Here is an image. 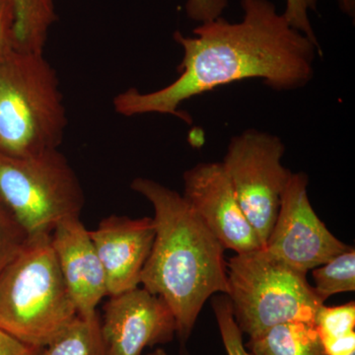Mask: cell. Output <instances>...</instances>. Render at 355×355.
<instances>
[{"label": "cell", "mask_w": 355, "mask_h": 355, "mask_svg": "<svg viewBox=\"0 0 355 355\" xmlns=\"http://www.w3.org/2000/svg\"><path fill=\"white\" fill-rule=\"evenodd\" d=\"M241 6L239 22L220 16L198 25L193 36L175 32L183 50L179 77L153 92L128 89L114 98V111L125 116H181L184 102L248 79H261L279 92L307 86L314 77L319 44L292 27L270 0H241Z\"/></svg>", "instance_id": "cell-1"}, {"label": "cell", "mask_w": 355, "mask_h": 355, "mask_svg": "<svg viewBox=\"0 0 355 355\" xmlns=\"http://www.w3.org/2000/svg\"><path fill=\"white\" fill-rule=\"evenodd\" d=\"M133 191L153 205L155 237L141 272L144 288L171 308L182 343L214 294H227L225 249L181 193L137 178Z\"/></svg>", "instance_id": "cell-2"}, {"label": "cell", "mask_w": 355, "mask_h": 355, "mask_svg": "<svg viewBox=\"0 0 355 355\" xmlns=\"http://www.w3.org/2000/svg\"><path fill=\"white\" fill-rule=\"evenodd\" d=\"M76 316L51 234L30 236L0 272V330L42 349Z\"/></svg>", "instance_id": "cell-3"}, {"label": "cell", "mask_w": 355, "mask_h": 355, "mask_svg": "<svg viewBox=\"0 0 355 355\" xmlns=\"http://www.w3.org/2000/svg\"><path fill=\"white\" fill-rule=\"evenodd\" d=\"M67 125L55 69L44 53L14 49L0 60V153L58 148Z\"/></svg>", "instance_id": "cell-4"}, {"label": "cell", "mask_w": 355, "mask_h": 355, "mask_svg": "<svg viewBox=\"0 0 355 355\" xmlns=\"http://www.w3.org/2000/svg\"><path fill=\"white\" fill-rule=\"evenodd\" d=\"M227 284L226 295L236 323L250 338L289 322L315 324L324 304L306 273L277 260L263 248L229 259Z\"/></svg>", "instance_id": "cell-5"}, {"label": "cell", "mask_w": 355, "mask_h": 355, "mask_svg": "<svg viewBox=\"0 0 355 355\" xmlns=\"http://www.w3.org/2000/svg\"><path fill=\"white\" fill-rule=\"evenodd\" d=\"M0 198L29 236L51 234L84 207L80 182L58 148L23 157L0 153Z\"/></svg>", "instance_id": "cell-6"}, {"label": "cell", "mask_w": 355, "mask_h": 355, "mask_svg": "<svg viewBox=\"0 0 355 355\" xmlns=\"http://www.w3.org/2000/svg\"><path fill=\"white\" fill-rule=\"evenodd\" d=\"M284 153L286 146L277 135L250 128L231 139L221 162L263 248L292 175L282 164Z\"/></svg>", "instance_id": "cell-7"}, {"label": "cell", "mask_w": 355, "mask_h": 355, "mask_svg": "<svg viewBox=\"0 0 355 355\" xmlns=\"http://www.w3.org/2000/svg\"><path fill=\"white\" fill-rule=\"evenodd\" d=\"M308 183L306 173H292L263 246L275 259L306 275L350 247L318 217L308 198Z\"/></svg>", "instance_id": "cell-8"}, {"label": "cell", "mask_w": 355, "mask_h": 355, "mask_svg": "<svg viewBox=\"0 0 355 355\" xmlns=\"http://www.w3.org/2000/svg\"><path fill=\"white\" fill-rule=\"evenodd\" d=\"M183 197L224 249L235 254L261 249L221 162L200 163L183 175Z\"/></svg>", "instance_id": "cell-9"}, {"label": "cell", "mask_w": 355, "mask_h": 355, "mask_svg": "<svg viewBox=\"0 0 355 355\" xmlns=\"http://www.w3.org/2000/svg\"><path fill=\"white\" fill-rule=\"evenodd\" d=\"M177 333L171 308L146 288L110 296L101 334L107 355H141L146 347L171 342Z\"/></svg>", "instance_id": "cell-10"}, {"label": "cell", "mask_w": 355, "mask_h": 355, "mask_svg": "<svg viewBox=\"0 0 355 355\" xmlns=\"http://www.w3.org/2000/svg\"><path fill=\"white\" fill-rule=\"evenodd\" d=\"M89 232L106 275L109 297L139 287L155 237L153 218L111 216Z\"/></svg>", "instance_id": "cell-11"}, {"label": "cell", "mask_w": 355, "mask_h": 355, "mask_svg": "<svg viewBox=\"0 0 355 355\" xmlns=\"http://www.w3.org/2000/svg\"><path fill=\"white\" fill-rule=\"evenodd\" d=\"M51 240L77 315L97 314L98 304L108 296L106 275L80 216L60 222L51 233Z\"/></svg>", "instance_id": "cell-12"}, {"label": "cell", "mask_w": 355, "mask_h": 355, "mask_svg": "<svg viewBox=\"0 0 355 355\" xmlns=\"http://www.w3.org/2000/svg\"><path fill=\"white\" fill-rule=\"evenodd\" d=\"M252 355H326L314 323L289 322L250 338Z\"/></svg>", "instance_id": "cell-13"}, {"label": "cell", "mask_w": 355, "mask_h": 355, "mask_svg": "<svg viewBox=\"0 0 355 355\" xmlns=\"http://www.w3.org/2000/svg\"><path fill=\"white\" fill-rule=\"evenodd\" d=\"M15 13L16 49L44 53L49 33L58 19L55 0H11Z\"/></svg>", "instance_id": "cell-14"}, {"label": "cell", "mask_w": 355, "mask_h": 355, "mask_svg": "<svg viewBox=\"0 0 355 355\" xmlns=\"http://www.w3.org/2000/svg\"><path fill=\"white\" fill-rule=\"evenodd\" d=\"M38 355H107L99 315H77Z\"/></svg>", "instance_id": "cell-15"}, {"label": "cell", "mask_w": 355, "mask_h": 355, "mask_svg": "<svg viewBox=\"0 0 355 355\" xmlns=\"http://www.w3.org/2000/svg\"><path fill=\"white\" fill-rule=\"evenodd\" d=\"M315 326L326 355H349L355 352V303L322 305Z\"/></svg>", "instance_id": "cell-16"}, {"label": "cell", "mask_w": 355, "mask_h": 355, "mask_svg": "<svg viewBox=\"0 0 355 355\" xmlns=\"http://www.w3.org/2000/svg\"><path fill=\"white\" fill-rule=\"evenodd\" d=\"M315 293L324 303L336 294L355 291V251L349 247L324 265L312 270Z\"/></svg>", "instance_id": "cell-17"}, {"label": "cell", "mask_w": 355, "mask_h": 355, "mask_svg": "<svg viewBox=\"0 0 355 355\" xmlns=\"http://www.w3.org/2000/svg\"><path fill=\"white\" fill-rule=\"evenodd\" d=\"M29 234L0 198V272L20 253Z\"/></svg>", "instance_id": "cell-18"}, {"label": "cell", "mask_w": 355, "mask_h": 355, "mask_svg": "<svg viewBox=\"0 0 355 355\" xmlns=\"http://www.w3.org/2000/svg\"><path fill=\"white\" fill-rule=\"evenodd\" d=\"M212 308L227 355H252L243 343V333L236 323L228 296H216L212 300Z\"/></svg>", "instance_id": "cell-19"}, {"label": "cell", "mask_w": 355, "mask_h": 355, "mask_svg": "<svg viewBox=\"0 0 355 355\" xmlns=\"http://www.w3.org/2000/svg\"><path fill=\"white\" fill-rule=\"evenodd\" d=\"M286 1L284 15L287 22L307 36L311 41L319 44L309 17L311 11L316 10L319 0H286Z\"/></svg>", "instance_id": "cell-20"}, {"label": "cell", "mask_w": 355, "mask_h": 355, "mask_svg": "<svg viewBox=\"0 0 355 355\" xmlns=\"http://www.w3.org/2000/svg\"><path fill=\"white\" fill-rule=\"evenodd\" d=\"M15 13L11 0H0V60L16 49Z\"/></svg>", "instance_id": "cell-21"}, {"label": "cell", "mask_w": 355, "mask_h": 355, "mask_svg": "<svg viewBox=\"0 0 355 355\" xmlns=\"http://www.w3.org/2000/svg\"><path fill=\"white\" fill-rule=\"evenodd\" d=\"M228 6V0H187L186 12L196 22H207L220 17Z\"/></svg>", "instance_id": "cell-22"}, {"label": "cell", "mask_w": 355, "mask_h": 355, "mask_svg": "<svg viewBox=\"0 0 355 355\" xmlns=\"http://www.w3.org/2000/svg\"><path fill=\"white\" fill-rule=\"evenodd\" d=\"M40 349L30 347L0 330V355H38Z\"/></svg>", "instance_id": "cell-23"}, {"label": "cell", "mask_w": 355, "mask_h": 355, "mask_svg": "<svg viewBox=\"0 0 355 355\" xmlns=\"http://www.w3.org/2000/svg\"><path fill=\"white\" fill-rule=\"evenodd\" d=\"M340 10L354 19L355 15V0H338Z\"/></svg>", "instance_id": "cell-24"}, {"label": "cell", "mask_w": 355, "mask_h": 355, "mask_svg": "<svg viewBox=\"0 0 355 355\" xmlns=\"http://www.w3.org/2000/svg\"><path fill=\"white\" fill-rule=\"evenodd\" d=\"M148 355H169L167 354V352H165V350L163 349H156L155 352H151V354H149Z\"/></svg>", "instance_id": "cell-25"}, {"label": "cell", "mask_w": 355, "mask_h": 355, "mask_svg": "<svg viewBox=\"0 0 355 355\" xmlns=\"http://www.w3.org/2000/svg\"><path fill=\"white\" fill-rule=\"evenodd\" d=\"M349 355H355V352H354V354H349Z\"/></svg>", "instance_id": "cell-26"}]
</instances>
